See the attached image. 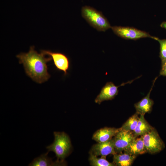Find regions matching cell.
Returning <instances> with one entry per match:
<instances>
[{
	"mask_svg": "<svg viewBox=\"0 0 166 166\" xmlns=\"http://www.w3.org/2000/svg\"><path fill=\"white\" fill-rule=\"evenodd\" d=\"M45 55L41 52L38 53L34 50V46H31L28 52L16 56L19 59V63L23 64L26 74L40 84L47 81L50 77L48 72L47 63L52 58L45 57Z\"/></svg>",
	"mask_w": 166,
	"mask_h": 166,
	"instance_id": "obj_1",
	"label": "cell"
},
{
	"mask_svg": "<svg viewBox=\"0 0 166 166\" xmlns=\"http://www.w3.org/2000/svg\"><path fill=\"white\" fill-rule=\"evenodd\" d=\"M82 16L93 27L100 31H105L111 27L102 13L88 6H83L81 10Z\"/></svg>",
	"mask_w": 166,
	"mask_h": 166,
	"instance_id": "obj_3",
	"label": "cell"
},
{
	"mask_svg": "<svg viewBox=\"0 0 166 166\" xmlns=\"http://www.w3.org/2000/svg\"><path fill=\"white\" fill-rule=\"evenodd\" d=\"M147 152L154 154L160 152L165 147L164 142L155 128L142 136Z\"/></svg>",
	"mask_w": 166,
	"mask_h": 166,
	"instance_id": "obj_4",
	"label": "cell"
},
{
	"mask_svg": "<svg viewBox=\"0 0 166 166\" xmlns=\"http://www.w3.org/2000/svg\"><path fill=\"white\" fill-rule=\"evenodd\" d=\"M152 39L158 41L160 44V57L162 64L166 62V39H160L155 37Z\"/></svg>",
	"mask_w": 166,
	"mask_h": 166,
	"instance_id": "obj_18",
	"label": "cell"
},
{
	"mask_svg": "<svg viewBox=\"0 0 166 166\" xmlns=\"http://www.w3.org/2000/svg\"><path fill=\"white\" fill-rule=\"evenodd\" d=\"M113 156V163L115 166H131L137 156L125 152L116 153Z\"/></svg>",
	"mask_w": 166,
	"mask_h": 166,
	"instance_id": "obj_14",
	"label": "cell"
},
{
	"mask_svg": "<svg viewBox=\"0 0 166 166\" xmlns=\"http://www.w3.org/2000/svg\"><path fill=\"white\" fill-rule=\"evenodd\" d=\"M123 83L121 85L116 86L112 82H108L102 88L99 94L95 100V102L100 105L103 101L111 100L113 99L118 95L119 90L118 88L125 85L132 83L134 80Z\"/></svg>",
	"mask_w": 166,
	"mask_h": 166,
	"instance_id": "obj_7",
	"label": "cell"
},
{
	"mask_svg": "<svg viewBox=\"0 0 166 166\" xmlns=\"http://www.w3.org/2000/svg\"><path fill=\"white\" fill-rule=\"evenodd\" d=\"M157 78V77L153 80L152 87L147 95L134 104L136 112L140 115H144L146 113H150L152 110L154 103L153 100L150 98V94Z\"/></svg>",
	"mask_w": 166,
	"mask_h": 166,
	"instance_id": "obj_10",
	"label": "cell"
},
{
	"mask_svg": "<svg viewBox=\"0 0 166 166\" xmlns=\"http://www.w3.org/2000/svg\"><path fill=\"white\" fill-rule=\"evenodd\" d=\"M136 112L132 115L120 128L121 130L133 132L137 124L139 117Z\"/></svg>",
	"mask_w": 166,
	"mask_h": 166,
	"instance_id": "obj_16",
	"label": "cell"
},
{
	"mask_svg": "<svg viewBox=\"0 0 166 166\" xmlns=\"http://www.w3.org/2000/svg\"><path fill=\"white\" fill-rule=\"evenodd\" d=\"M140 116L136 127L133 132V135L136 137L144 135L154 128L146 120L144 115Z\"/></svg>",
	"mask_w": 166,
	"mask_h": 166,
	"instance_id": "obj_15",
	"label": "cell"
},
{
	"mask_svg": "<svg viewBox=\"0 0 166 166\" xmlns=\"http://www.w3.org/2000/svg\"><path fill=\"white\" fill-rule=\"evenodd\" d=\"M111 28L118 36L126 39L136 40L144 38H153V36L148 33L133 27L114 26Z\"/></svg>",
	"mask_w": 166,
	"mask_h": 166,
	"instance_id": "obj_5",
	"label": "cell"
},
{
	"mask_svg": "<svg viewBox=\"0 0 166 166\" xmlns=\"http://www.w3.org/2000/svg\"><path fill=\"white\" fill-rule=\"evenodd\" d=\"M113 138L116 153H122L136 137L133 132L120 129Z\"/></svg>",
	"mask_w": 166,
	"mask_h": 166,
	"instance_id": "obj_6",
	"label": "cell"
},
{
	"mask_svg": "<svg viewBox=\"0 0 166 166\" xmlns=\"http://www.w3.org/2000/svg\"><path fill=\"white\" fill-rule=\"evenodd\" d=\"M160 26L166 29V21L162 23L160 25Z\"/></svg>",
	"mask_w": 166,
	"mask_h": 166,
	"instance_id": "obj_20",
	"label": "cell"
},
{
	"mask_svg": "<svg viewBox=\"0 0 166 166\" xmlns=\"http://www.w3.org/2000/svg\"><path fill=\"white\" fill-rule=\"evenodd\" d=\"M48 152L44 153L35 158L29 165L30 166H51L65 165V161L56 160L53 162L52 158L48 156Z\"/></svg>",
	"mask_w": 166,
	"mask_h": 166,
	"instance_id": "obj_13",
	"label": "cell"
},
{
	"mask_svg": "<svg viewBox=\"0 0 166 166\" xmlns=\"http://www.w3.org/2000/svg\"><path fill=\"white\" fill-rule=\"evenodd\" d=\"M41 52L45 55H48L51 57L57 70L63 71L65 75L67 74V71L70 67V61L65 55L61 53L49 50H42Z\"/></svg>",
	"mask_w": 166,
	"mask_h": 166,
	"instance_id": "obj_8",
	"label": "cell"
},
{
	"mask_svg": "<svg viewBox=\"0 0 166 166\" xmlns=\"http://www.w3.org/2000/svg\"><path fill=\"white\" fill-rule=\"evenodd\" d=\"M119 128L105 127L96 131L92 139L98 143L104 142L113 138L120 130Z\"/></svg>",
	"mask_w": 166,
	"mask_h": 166,
	"instance_id": "obj_11",
	"label": "cell"
},
{
	"mask_svg": "<svg viewBox=\"0 0 166 166\" xmlns=\"http://www.w3.org/2000/svg\"><path fill=\"white\" fill-rule=\"evenodd\" d=\"M89 153L105 158L109 154L114 155L116 154L115 150L113 138L107 141L98 143L94 145L91 148Z\"/></svg>",
	"mask_w": 166,
	"mask_h": 166,
	"instance_id": "obj_9",
	"label": "cell"
},
{
	"mask_svg": "<svg viewBox=\"0 0 166 166\" xmlns=\"http://www.w3.org/2000/svg\"><path fill=\"white\" fill-rule=\"evenodd\" d=\"M160 74V75L166 76V62L162 64Z\"/></svg>",
	"mask_w": 166,
	"mask_h": 166,
	"instance_id": "obj_19",
	"label": "cell"
},
{
	"mask_svg": "<svg viewBox=\"0 0 166 166\" xmlns=\"http://www.w3.org/2000/svg\"><path fill=\"white\" fill-rule=\"evenodd\" d=\"M124 152L130 155L136 156L146 153L142 136L133 140Z\"/></svg>",
	"mask_w": 166,
	"mask_h": 166,
	"instance_id": "obj_12",
	"label": "cell"
},
{
	"mask_svg": "<svg viewBox=\"0 0 166 166\" xmlns=\"http://www.w3.org/2000/svg\"><path fill=\"white\" fill-rule=\"evenodd\" d=\"M89 160L90 164L93 166H114L113 163L107 161L105 158L101 157H97V156L92 154H90Z\"/></svg>",
	"mask_w": 166,
	"mask_h": 166,
	"instance_id": "obj_17",
	"label": "cell"
},
{
	"mask_svg": "<svg viewBox=\"0 0 166 166\" xmlns=\"http://www.w3.org/2000/svg\"><path fill=\"white\" fill-rule=\"evenodd\" d=\"M54 140L53 143L46 147L47 152H53L57 157V160L64 161L69 154L72 145L69 136L64 132H53Z\"/></svg>",
	"mask_w": 166,
	"mask_h": 166,
	"instance_id": "obj_2",
	"label": "cell"
}]
</instances>
